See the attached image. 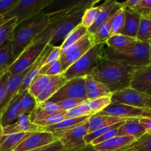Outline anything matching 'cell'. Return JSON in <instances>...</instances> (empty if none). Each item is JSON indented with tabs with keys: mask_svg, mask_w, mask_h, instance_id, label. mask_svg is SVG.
Returning a JSON list of instances; mask_svg holds the SVG:
<instances>
[{
	"mask_svg": "<svg viewBox=\"0 0 151 151\" xmlns=\"http://www.w3.org/2000/svg\"><path fill=\"white\" fill-rule=\"evenodd\" d=\"M137 69L105 58L88 76L104 84L113 94L129 88Z\"/></svg>",
	"mask_w": 151,
	"mask_h": 151,
	"instance_id": "cell-1",
	"label": "cell"
},
{
	"mask_svg": "<svg viewBox=\"0 0 151 151\" xmlns=\"http://www.w3.org/2000/svg\"><path fill=\"white\" fill-rule=\"evenodd\" d=\"M50 22V13L41 12L17 24L11 38L13 54L16 58L44 31Z\"/></svg>",
	"mask_w": 151,
	"mask_h": 151,
	"instance_id": "cell-2",
	"label": "cell"
},
{
	"mask_svg": "<svg viewBox=\"0 0 151 151\" xmlns=\"http://www.w3.org/2000/svg\"><path fill=\"white\" fill-rule=\"evenodd\" d=\"M105 58L117 62L126 66L140 68L151 63L150 47L149 43L137 41V44L131 50L118 52L105 45Z\"/></svg>",
	"mask_w": 151,
	"mask_h": 151,
	"instance_id": "cell-3",
	"label": "cell"
},
{
	"mask_svg": "<svg viewBox=\"0 0 151 151\" xmlns=\"http://www.w3.org/2000/svg\"><path fill=\"white\" fill-rule=\"evenodd\" d=\"M94 1H95L82 0L73 6L67 14L59 22L48 45L52 47L60 48L62 44L69 34L81 24L85 10L92 5Z\"/></svg>",
	"mask_w": 151,
	"mask_h": 151,
	"instance_id": "cell-4",
	"label": "cell"
},
{
	"mask_svg": "<svg viewBox=\"0 0 151 151\" xmlns=\"http://www.w3.org/2000/svg\"><path fill=\"white\" fill-rule=\"evenodd\" d=\"M105 45L106 43L93 46L79 60L68 68L62 74L66 81L89 75L105 59Z\"/></svg>",
	"mask_w": 151,
	"mask_h": 151,
	"instance_id": "cell-5",
	"label": "cell"
},
{
	"mask_svg": "<svg viewBox=\"0 0 151 151\" xmlns=\"http://www.w3.org/2000/svg\"><path fill=\"white\" fill-rule=\"evenodd\" d=\"M53 0H18L11 10L3 16L4 20L17 19V24L45 10Z\"/></svg>",
	"mask_w": 151,
	"mask_h": 151,
	"instance_id": "cell-6",
	"label": "cell"
},
{
	"mask_svg": "<svg viewBox=\"0 0 151 151\" xmlns=\"http://www.w3.org/2000/svg\"><path fill=\"white\" fill-rule=\"evenodd\" d=\"M47 45L48 43L41 40L32 41L19 55L14 63L7 69V72L12 75L21 73L27 69L38 60Z\"/></svg>",
	"mask_w": 151,
	"mask_h": 151,
	"instance_id": "cell-7",
	"label": "cell"
},
{
	"mask_svg": "<svg viewBox=\"0 0 151 151\" xmlns=\"http://www.w3.org/2000/svg\"><path fill=\"white\" fill-rule=\"evenodd\" d=\"M94 45L91 39V33L88 32L86 35L70 46L69 48L65 50L64 51L60 52L59 61L63 73L77 60H79Z\"/></svg>",
	"mask_w": 151,
	"mask_h": 151,
	"instance_id": "cell-8",
	"label": "cell"
},
{
	"mask_svg": "<svg viewBox=\"0 0 151 151\" xmlns=\"http://www.w3.org/2000/svg\"><path fill=\"white\" fill-rule=\"evenodd\" d=\"M66 99L87 100L86 77L67 81L52 97L47 100V102L57 103Z\"/></svg>",
	"mask_w": 151,
	"mask_h": 151,
	"instance_id": "cell-9",
	"label": "cell"
},
{
	"mask_svg": "<svg viewBox=\"0 0 151 151\" xmlns=\"http://www.w3.org/2000/svg\"><path fill=\"white\" fill-rule=\"evenodd\" d=\"M111 100L113 103L151 111V96L136 91L130 87L113 93Z\"/></svg>",
	"mask_w": 151,
	"mask_h": 151,
	"instance_id": "cell-10",
	"label": "cell"
},
{
	"mask_svg": "<svg viewBox=\"0 0 151 151\" xmlns=\"http://www.w3.org/2000/svg\"><path fill=\"white\" fill-rule=\"evenodd\" d=\"M96 114L116 116V117L124 118V119L151 117V111L145 110V109H139L134 106L111 102V103L109 106Z\"/></svg>",
	"mask_w": 151,
	"mask_h": 151,
	"instance_id": "cell-11",
	"label": "cell"
},
{
	"mask_svg": "<svg viewBox=\"0 0 151 151\" xmlns=\"http://www.w3.org/2000/svg\"><path fill=\"white\" fill-rule=\"evenodd\" d=\"M88 120L67 131L59 138V141L64 147L63 151H76L86 145L84 137L88 134Z\"/></svg>",
	"mask_w": 151,
	"mask_h": 151,
	"instance_id": "cell-12",
	"label": "cell"
},
{
	"mask_svg": "<svg viewBox=\"0 0 151 151\" xmlns=\"http://www.w3.org/2000/svg\"><path fill=\"white\" fill-rule=\"evenodd\" d=\"M57 140L52 133L38 131L31 133L14 151H28L44 147Z\"/></svg>",
	"mask_w": 151,
	"mask_h": 151,
	"instance_id": "cell-13",
	"label": "cell"
},
{
	"mask_svg": "<svg viewBox=\"0 0 151 151\" xmlns=\"http://www.w3.org/2000/svg\"><path fill=\"white\" fill-rule=\"evenodd\" d=\"M130 88L151 96V63L136 69L131 78Z\"/></svg>",
	"mask_w": 151,
	"mask_h": 151,
	"instance_id": "cell-14",
	"label": "cell"
},
{
	"mask_svg": "<svg viewBox=\"0 0 151 151\" xmlns=\"http://www.w3.org/2000/svg\"><path fill=\"white\" fill-rule=\"evenodd\" d=\"M90 117H91V116H85L78 118L65 119L57 124L42 128L43 131L52 133L57 139H59V138L62 135H63L65 133L73 129L74 128L81 125V124L84 123Z\"/></svg>",
	"mask_w": 151,
	"mask_h": 151,
	"instance_id": "cell-15",
	"label": "cell"
},
{
	"mask_svg": "<svg viewBox=\"0 0 151 151\" xmlns=\"http://www.w3.org/2000/svg\"><path fill=\"white\" fill-rule=\"evenodd\" d=\"M30 115H20L14 123L9 126L3 128L4 135L16 134V133H34L38 131H43L41 126L31 122L29 119Z\"/></svg>",
	"mask_w": 151,
	"mask_h": 151,
	"instance_id": "cell-16",
	"label": "cell"
},
{
	"mask_svg": "<svg viewBox=\"0 0 151 151\" xmlns=\"http://www.w3.org/2000/svg\"><path fill=\"white\" fill-rule=\"evenodd\" d=\"M52 49V47H50V45H47V47H46V48L44 49V51L42 52V53H41V55L39 56L38 60L32 64V66L30 67L28 73L27 74V75L25 76L23 82H22V86H21L20 88H19L18 94H22V93L24 92L25 91L28 90V88H29V86L32 83V81H33L34 80H35V78L39 75L40 70H41V67H42L43 65H44V61H45L47 55H48L49 53L50 52Z\"/></svg>",
	"mask_w": 151,
	"mask_h": 151,
	"instance_id": "cell-17",
	"label": "cell"
},
{
	"mask_svg": "<svg viewBox=\"0 0 151 151\" xmlns=\"http://www.w3.org/2000/svg\"><path fill=\"white\" fill-rule=\"evenodd\" d=\"M119 6V1L114 0H108V1H101L99 4L100 12L95 23L88 29L89 33H94L97 28L101 26L103 23L106 22L115 12L116 11Z\"/></svg>",
	"mask_w": 151,
	"mask_h": 151,
	"instance_id": "cell-18",
	"label": "cell"
},
{
	"mask_svg": "<svg viewBox=\"0 0 151 151\" xmlns=\"http://www.w3.org/2000/svg\"><path fill=\"white\" fill-rule=\"evenodd\" d=\"M137 141L133 137H116L108 141L94 145V147L97 151H122L129 147L134 142Z\"/></svg>",
	"mask_w": 151,
	"mask_h": 151,
	"instance_id": "cell-19",
	"label": "cell"
},
{
	"mask_svg": "<svg viewBox=\"0 0 151 151\" xmlns=\"http://www.w3.org/2000/svg\"><path fill=\"white\" fill-rule=\"evenodd\" d=\"M30 67L28 68L27 69L24 70V72H21V73L10 75L7 84V92H6L5 98H4V103H3L2 107H1V112H0L1 114L4 111L5 108L7 107L9 103L11 101L12 99L18 94L19 88H20L21 86H22V82H23L27 74L29 71Z\"/></svg>",
	"mask_w": 151,
	"mask_h": 151,
	"instance_id": "cell-20",
	"label": "cell"
},
{
	"mask_svg": "<svg viewBox=\"0 0 151 151\" xmlns=\"http://www.w3.org/2000/svg\"><path fill=\"white\" fill-rule=\"evenodd\" d=\"M22 95H23V93L16 94L9 103L4 111L1 113L0 125L3 128H5L14 123L20 116L19 115V105H20Z\"/></svg>",
	"mask_w": 151,
	"mask_h": 151,
	"instance_id": "cell-21",
	"label": "cell"
},
{
	"mask_svg": "<svg viewBox=\"0 0 151 151\" xmlns=\"http://www.w3.org/2000/svg\"><path fill=\"white\" fill-rule=\"evenodd\" d=\"M139 118H129L127 119L122 125L118 128L117 137H133L136 139H139L146 134L139 121Z\"/></svg>",
	"mask_w": 151,
	"mask_h": 151,
	"instance_id": "cell-22",
	"label": "cell"
},
{
	"mask_svg": "<svg viewBox=\"0 0 151 151\" xmlns=\"http://www.w3.org/2000/svg\"><path fill=\"white\" fill-rule=\"evenodd\" d=\"M63 112L66 111L61 110L56 103L46 101L37 104L36 108L29 116V119H30L31 122L34 123L36 121L41 120L49 116L63 113Z\"/></svg>",
	"mask_w": 151,
	"mask_h": 151,
	"instance_id": "cell-23",
	"label": "cell"
},
{
	"mask_svg": "<svg viewBox=\"0 0 151 151\" xmlns=\"http://www.w3.org/2000/svg\"><path fill=\"white\" fill-rule=\"evenodd\" d=\"M141 17L138 12L131 9H125V25L122 35L136 38Z\"/></svg>",
	"mask_w": 151,
	"mask_h": 151,
	"instance_id": "cell-24",
	"label": "cell"
},
{
	"mask_svg": "<svg viewBox=\"0 0 151 151\" xmlns=\"http://www.w3.org/2000/svg\"><path fill=\"white\" fill-rule=\"evenodd\" d=\"M137 40L134 38L118 34L111 36L106 41V44L109 48L118 52H126L131 50L137 44Z\"/></svg>",
	"mask_w": 151,
	"mask_h": 151,
	"instance_id": "cell-25",
	"label": "cell"
},
{
	"mask_svg": "<svg viewBox=\"0 0 151 151\" xmlns=\"http://www.w3.org/2000/svg\"><path fill=\"white\" fill-rule=\"evenodd\" d=\"M87 100H91L106 96H111L110 90L102 83L96 81L90 76L86 77Z\"/></svg>",
	"mask_w": 151,
	"mask_h": 151,
	"instance_id": "cell-26",
	"label": "cell"
},
{
	"mask_svg": "<svg viewBox=\"0 0 151 151\" xmlns=\"http://www.w3.org/2000/svg\"><path fill=\"white\" fill-rule=\"evenodd\" d=\"M127 119L116 117L111 116H103V115L94 114L88 119V134L92 133L97 130L110 126L119 122H124Z\"/></svg>",
	"mask_w": 151,
	"mask_h": 151,
	"instance_id": "cell-27",
	"label": "cell"
},
{
	"mask_svg": "<svg viewBox=\"0 0 151 151\" xmlns=\"http://www.w3.org/2000/svg\"><path fill=\"white\" fill-rule=\"evenodd\" d=\"M16 60L12 41L9 39L0 47V75L7 72Z\"/></svg>",
	"mask_w": 151,
	"mask_h": 151,
	"instance_id": "cell-28",
	"label": "cell"
},
{
	"mask_svg": "<svg viewBox=\"0 0 151 151\" xmlns=\"http://www.w3.org/2000/svg\"><path fill=\"white\" fill-rule=\"evenodd\" d=\"M66 78L63 75H57V76L52 77L51 80L49 82L48 85L43 91V92L36 98L38 103H44L47 101L51 97H52L66 82Z\"/></svg>",
	"mask_w": 151,
	"mask_h": 151,
	"instance_id": "cell-29",
	"label": "cell"
},
{
	"mask_svg": "<svg viewBox=\"0 0 151 151\" xmlns=\"http://www.w3.org/2000/svg\"><path fill=\"white\" fill-rule=\"evenodd\" d=\"M31 133H16L4 135L0 141V149L2 151H14Z\"/></svg>",
	"mask_w": 151,
	"mask_h": 151,
	"instance_id": "cell-30",
	"label": "cell"
},
{
	"mask_svg": "<svg viewBox=\"0 0 151 151\" xmlns=\"http://www.w3.org/2000/svg\"><path fill=\"white\" fill-rule=\"evenodd\" d=\"M112 16L101 26L99 27L94 33H91V39L94 45L104 44L111 37V22Z\"/></svg>",
	"mask_w": 151,
	"mask_h": 151,
	"instance_id": "cell-31",
	"label": "cell"
},
{
	"mask_svg": "<svg viewBox=\"0 0 151 151\" xmlns=\"http://www.w3.org/2000/svg\"><path fill=\"white\" fill-rule=\"evenodd\" d=\"M51 78V76L47 75H38L29 86L28 92L35 98H37L45 89Z\"/></svg>",
	"mask_w": 151,
	"mask_h": 151,
	"instance_id": "cell-32",
	"label": "cell"
},
{
	"mask_svg": "<svg viewBox=\"0 0 151 151\" xmlns=\"http://www.w3.org/2000/svg\"><path fill=\"white\" fill-rule=\"evenodd\" d=\"M125 25V9L119 7L112 16L111 22V36L122 34Z\"/></svg>",
	"mask_w": 151,
	"mask_h": 151,
	"instance_id": "cell-33",
	"label": "cell"
},
{
	"mask_svg": "<svg viewBox=\"0 0 151 151\" xmlns=\"http://www.w3.org/2000/svg\"><path fill=\"white\" fill-rule=\"evenodd\" d=\"M37 104L38 102L36 98L31 95L27 90L25 91L23 93L19 105V115H30L36 108Z\"/></svg>",
	"mask_w": 151,
	"mask_h": 151,
	"instance_id": "cell-34",
	"label": "cell"
},
{
	"mask_svg": "<svg viewBox=\"0 0 151 151\" xmlns=\"http://www.w3.org/2000/svg\"><path fill=\"white\" fill-rule=\"evenodd\" d=\"M88 32V31L86 28L82 26L81 24L78 25L75 29H74L69 34V35H68L66 38V39L64 40L63 43L62 44L61 47H60V52L64 51L65 50L69 48L70 46H72V44H74L75 43H76L77 41H79L81 38H82L85 35H86Z\"/></svg>",
	"mask_w": 151,
	"mask_h": 151,
	"instance_id": "cell-35",
	"label": "cell"
},
{
	"mask_svg": "<svg viewBox=\"0 0 151 151\" xmlns=\"http://www.w3.org/2000/svg\"><path fill=\"white\" fill-rule=\"evenodd\" d=\"M97 1H95L92 5L87 8L84 12L81 24L86 28L87 29H89L95 23L97 16H98L100 7H99V4L97 5Z\"/></svg>",
	"mask_w": 151,
	"mask_h": 151,
	"instance_id": "cell-36",
	"label": "cell"
},
{
	"mask_svg": "<svg viewBox=\"0 0 151 151\" xmlns=\"http://www.w3.org/2000/svg\"><path fill=\"white\" fill-rule=\"evenodd\" d=\"M17 25V19L13 18L0 25V47L7 40L11 39L13 31Z\"/></svg>",
	"mask_w": 151,
	"mask_h": 151,
	"instance_id": "cell-37",
	"label": "cell"
},
{
	"mask_svg": "<svg viewBox=\"0 0 151 151\" xmlns=\"http://www.w3.org/2000/svg\"><path fill=\"white\" fill-rule=\"evenodd\" d=\"M91 109L88 105V100L85 102L70 110L67 111L65 113V119H71V118H78L85 116H92Z\"/></svg>",
	"mask_w": 151,
	"mask_h": 151,
	"instance_id": "cell-38",
	"label": "cell"
},
{
	"mask_svg": "<svg viewBox=\"0 0 151 151\" xmlns=\"http://www.w3.org/2000/svg\"><path fill=\"white\" fill-rule=\"evenodd\" d=\"M136 38L142 42H149L151 39V20L141 17Z\"/></svg>",
	"mask_w": 151,
	"mask_h": 151,
	"instance_id": "cell-39",
	"label": "cell"
},
{
	"mask_svg": "<svg viewBox=\"0 0 151 151\" xmlns=\"http://www.w3.org/2000/svg\"><path fill=\"white\" fill-rule=\"evenodd\" d=\"M125 150L126 151H151V134H144Z\"/></svg>",
	"mask_w": 151,
	"mask_h": 151,
	"instance_id": "cell-40",
	"label": "cell"
},
{
	"mask_svg": "<svg viewBox=\"0 0 151 151\" xmlns=\"http://www.w3.org/2000/svg\"><path fill=\"white\" fill-rule=\"evenodd\" d=\"M88 105L91 109L92 114H96L99 112L102 111L103 109H106L107 106L111 103V96H106V97H99L94 100H88Z\"/></svg>",
	"mask_w": 151,
	"mask_h": 151,
	"instance_id": "cell-41",
	"label": "cell"
},
{
	"mask_svg": "<svg viewBox=\"0 0 151 151\" xmlns=\"http://www.w3.org/2000/svg\"><path fill=\"white\" fill-rule=\"evenodd\" d=\"M60 55V47H52L50 52L47 55L44 65L40 70L39 75H45L47 71L59 60Z\"/></svg>",
	"mask_w": 151,
	"mask_h": 151,
	"instance_id": "cell-42",
	"label": "cell"
},
{
	"mask_svg": "<svg viewBox=\"0 0 151 151\" xmlns=\"http://www.w3.org/2000/svg\"><path fill=\"white\" fill-rule=\"evenodd\" d=\"M65 113L66 112L51 115V116H47V117L44 118V119H41V120L36 121V122H34V124L38 125V126H41V128L55 125V124L58 123V122H61L63 119H65Z\"/></svg>",
	"mask_w": 151,
	"mask_h": 151,
	"instance_id": "cell-43",
	"label": "cell"
},
{
	"mask_svg": "<svg viewBox=\"0 0 151 151\" xmlns=\"http://www.w3.org/2000/svg\"><path fill=\"white\" fill-rule=\"evenodd\" d=\"M134 10L138 12L142 17L151 20V0H140Z\"/></svg>",
	"mask_w": 151,
	"mask_h": 151,
	"instance_id": "cell-44",
	"label": "cell"
},
{
	"mask_svg": "<svg viewBox=\"0 0 151 151\" xmlns=\"http://www.w3.org/2000/svg\"><path fill=\"white\" fill-rule=\"evenodd\" d=\"M87 100H83V99H66V100H61L58 102L56 104L60 107L61 110L63 111H67L79 105L82 104L83 102Z\"/></svg>",
	"mask_w": 151,
	"mask_h": 151,
	"instance_id": "cell-45",
	"label": "cell"
},
{
	"mask_svg": "<svg viewBox=\"0 0 151 151\" xmlns=\"http://www.w3.org/2000/svg\"><path fill=\"white\" fill-rule=\"evenodd\" d=\"M10 75V74L7 71L0 75V112L5 98L6 92H7V84Z\"/></svg>",
	"mask_w": 151,
	"mask_h": 151,
	"instance_id": "cell-46",
	"label": "cell"
},
{
	"mask_svg": "<svg viewBox=\"0 0 151 151\" xmlns=\"http://www.w3.org/2000/svg\"><path fill=\"white\" fill-rule=\"evenodd\" d=\"M63 150H64V147H63L62 143L59 141V139H57L51 144L47 145L44 147H38V148L28 151H63Z\"/></svg>",
	"mask_w": 151,
	"mask_h": 151,
	"instance_id": "cell-47",
	"label": "cell"
},
{
	"mask_svg": "<svg viewBox=\"0 0 151 151\" xmlns=\"http://www.w3.org/2000/svg\"><path fill=\"white\" fill-rule=\"evenodd\" d=\"M117 131H118V128H114V129L110 130V131L106 132L105 134H103L102 137H99V138L96 139L95 140H94V141L91 143V145H92L93 146L97 145L100 144V143L103 142H106V141H108V140L111 139L113 138V137H116V134H117Z\"/></svg>",
	"mask_w": 151,
	"mask_h": 151,
	"instance_id": "cell-48",
	"label": "cell"
},
{
	"mask_svg": "<svg viewBox=\"0 0 151 151\" xmlns=\"http://www.w3.org/2000/svg\"><path fill=\"white\" fill-rule=\"evenodd\" d=\"M18 0H0V16H4L16 4Z\"/></svg>",
	"mask_w": 151,
	"mask_h": 151,
	"instance_id": "cell-49",
	"label": "cell"
},
{
	"mask_svg": "<svg viewBox=\"0 0 151 151\" xmlns=\"http://www.w3.org/2000/svg\"><path fill=\"white\" fill-rule=\"evenodd\" d=\"M62 74H63V72H62L61 66H60V61H59L58 60L47 71L45 75H49V76L51 77H54L57 76V75H62Z\"/></svg>",
	"mask_w": 151,
	"mask_h": 151,
	"instance_id": "cell-50",
	"label": "cell"
},
{
	"mask_svg": "<svg viewBox=\"0 0 151 151\" xmlns=\"http://www.w3.org/2000/svg\"><path fill=\"white\" fill-rule=\"evenodd\" d=\"M139 121L146 134H151V117H142L139 119Z\"/></svg>",
	"mask_w": 151,
	"mask_h": 151,
	"instance_id": "cell-51",
	"label": "cell"
},
{
	"mask_svg": "<svg viewBox=\"0 0 151 151\" xmlns=\"http://www.w3.org/2000/svg\"><path fill=\"white\" fill-rule=\"evenodd\" d=\"M76 151H97V150H96L95 149H94V146H93L92 145L90 144V145H86L85 147H82L81 149H80V150H76Z\"/></svg>",
	"mask_w": 151,
	"mask_h": 151,
	"instance_id": "cell-52",
	"label": "cell"
},
{
	"mask_svg": "<svg viewBox=\"0 0 151 151\" xmlns=\"http://www.w3.org/2000/svg\"><path fill=\"white\" fill-rule=\"evenodd\" d=\"M4 136V131H3V127L0 125V141H1V138Z\"/></svg>",
	"mask_w": 151,
	"mask_h": 151,
	"instance_id": "cell-53",
	"label": "cell"
},
{
	"mask_svg": "<svg viewBox=\"0 0 151 151\" xmlns=\"http://www.w3.org/2000/svg\"><path fill=\"white\" fill-rule=\"evenodd\" d=\"M4 22H5V20H4V17L2 16H0V25H1Z\"/></svg>",
	"mask_w": 151,
	"mask_h": 151,
	"instance_id": "cell-54",
	"label": "cell"
},
{
	"mask_svg": "<svg viewBox=\"0 0 151 151\" xmlns=\"http://www.w3.org/2000/svg\"><path fill=\"white\" fill-rule=\"evenodd\" d=\"M149 45H150V56H151V39L149 41Z\"/></svg>",
	"mask_w": 151,
	"mask_h": 151,
	"instance_id": "cell-55",
	"label": "cell"
},
{
	"mask_svg": "<svg viewBox=\"0 0 151 151\" xmlns=\"http://www.w3.org/2000/svg\"><path fill=\"white\" fill-rule=\"evenodd\" d=\"M1 114L0 113V123H1Z\"/></svg>",
	"mask_w": 151,
	"mask_h": 151,
	"instance_id": "cell-56",
	"label": "cell"
},
{
	"mask_svg": "<svg viewBox=\"0 0 151 151\" xmlns=\"http://www.w3.org/2000/svg\"><path fill=\"white\" fill-rule=\"evenodd\" d=\"M122 151H126V150H125H125H122Z\"/></svg>",
	"mask_w": 151,
	"mask_h": 151,
	"instance_id": "cell-57",
	"label": "cell"
},
{
	"mask_svg": "<svg viewBox=\"0 0 151 151\" xmlns=\"http://www.w3.org/2000/svg\"><path fill=\"white\" fill-rule=\"evenodd\" d=\"M0 151H2V150H1V149H0Z\"/></svg>",
	"mask_w": 151,
	"mask_h": 151,
	"instance_id": "cell-58",
	"label": "cell"
}]
</instances>
